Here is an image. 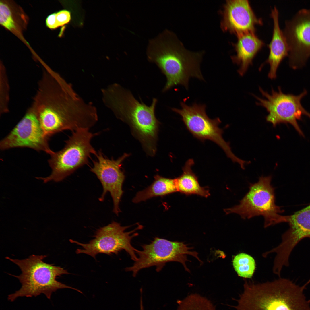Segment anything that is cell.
Listing matches in <instances>:
<instances>
[{
  "label": "cell",
  "mask_w": 310,
  "mask_h": 310,
  "mask_svg": "<svg viewBox=\"0 0 310 310\" xmlns=\"http://www.w3.org/2000/svg\"><path fill=\"white\" fill-rule=\"evenodd\" d=\"M204 53L187 49L175 33L168 29L150 39L146 51L148 61L155 63L166 77L163 92L178 85L188 90L191 78L204 81L200 68Z\"/></svg>",
  "instance_id": "obj_1"
},
{
  "label": "cell",
  "mask_w": 310,
  "mask_h": 310,
  "mask_svg": "<svg viewBox=\"0 0 310 310\" xmlns=\"http://www.w3.org/2000/svg\"><path fill=\"white\" fill-rule=\"evenodd\" d=\"M102 92L106 105L117 117L130 125L147 153L154 155L159 123L155 114L157 99L153 98L152 104L148 106L117 83L108 86Z\"/></svg>",
  "instance_id": "obj_2"
},
{
  "label": "cell",
  "mask_w": 310,
  "mask_h": 310,
  "mask_svg": "<svg viewBox=\"0 0 310 310\" xmlns=\"http://www.w3.org/2000/svg\"><path fill=\"white\" fill-rule=\"evenodd\" d=\"M300 286L289 279L255 283L245 281L236 310H310V301Z\"/></svg>",
  "instance_id": "obj_3"
},
{
  "label": "cell",
  "mask_w": 310,
  "mask_h": 310,
  "mask_svg": "<svg viewBox=\"0 0 310 310\" xmlns=\"http://www.w3.org/2000/svg\"><path fill=\"white\" fill-rule=\"evenodd\" d=\"M46 257L32 255L21 260L6 257L19 266L22 272L19 276L9 274L17 278L22 284L20 289L8 295L9 301L12 302L20 297H36L41 294L50 299L53 292L63 288L71 289L82 293L78 289L56 280L57 276L69 273L61 267L44 262L43 260Z\"/></svg>",
  "instance_id": "obj_4"
},
{
  "label": "cell",
  "mask_w": 310,
  "mask_h": 310,
  "mask_svg": "<svg viewBox=\"0 0 310 310\" xmlns=\"http://www.w3.org/2000/svg\"><path fill=\"white\" fill-rule=\"evenodd\" d=\"M98 133H93L89 129H81L73 131L65 141L64 147L57 152L52 150L48 160L52 169L51 174L45 177H37L44 183L53 181L60 182L77 170L87 164L91 155L97 152L91 143Z\"/></svg>",
  "instance_id": "obj_5"
},
{
  "label": "cell",
  "mask_w": 310,
  "mask_h": 310,
  "mask_svg": "<svg viewBox=\"0 0 310 310\" xmlns=\"http://www.w3.org/2000/svg\"><path fill=\"white\" fill-rule=\"evenodd\" d=\"M272 177L261 176L258 181L250 183L249 190L239 204L226 209L227 214L235 213L244 219L262 216L264 227L284 222L285 216L280 214L284 211L275 203V188L271 184Z\"/></svg>",
  "instance_id": "obj_6"
},
{
  "label": "cell",
  "mask_w": 310,
  "mask_h": 310,
  "mask_svg": "<svg viewBox=\"0 0 310 310\" xmlns=\"http://www.w3.org/2000/svg\"><path fill=\"white\" fill-rule=\"evenodd\" d=\"M181 109L172 108V110L180 115L181 120L187 130L193 136L202 142L206 140L215 143L224 151L227 156L241 167L245 161L236 156L232 152L230 143L222 137L223 129L219 127L221 121L218 117L210 118L206 111L205 104L194 103L191 105H187L184 101L180 103Z\"/></svg>",
  "instance_id": "obj_7"
},
{
  "label": "cell",
  "mask_w": 310,
  "mask_h": 310,
  "mask_svg": "<svg viewBox=\"0 0 310 310\" xmlns=\"http://www.w3.org/2000/svg\"><path fill=\"white\" fill-rule=\"evenodd\" d=\"M142 250H138L137 260L133 265L125 269L126 271L131 272L135 276L141 270L152 266L156 267L157 272L160 271L166 263L172 261L181 263L185 270H190L186 264L189 261L187 255H191L200 263L202 262L198 256V253L191 250L192 249L183 242L171 241L155 237L153 240L147 244L142 246Z\"/></svg>",
  "instance_id": "obj_8"
},
{
  "label": "cell",
  "mask_w": 310,
  "mask_h": 310,
  "mask_svg": "<svg viewBox=\"0 0 310 310\" xmlns=\"http://www.w3.org/2000/svg\"><path fill=\"white\" fill-rule=\"evenodd\" d=\"M130 226H122L120 223L113 221L98 229L94 236L95 238L88 243H81L71 239L69 241L82 247V249L76 250L77 254L84 253L95 259L98 254L117 255L119 252L124 250L135 261L137 259L135 253L138 250L131 245V241L133 238L138 235V233L134 232L142 229L143 226L139 225L133 230L125 232L126 230Z\"/></svg>",
  "instance_id": "obj_9"
},
{
  "label": "cell",
  "mask_w": 310,
  "mask_h": 310,
  "mask_svg": "<svg viewBox=\"0 0 310 310\" xmlns=\"http://www.w3.org/2000/svg\"><path fill=\"white\" fill-rule=\"evenodd\" d=\"M276 91L272 88L269 93L259 87V90L264 98L252 94L258 101L256 104L266 109L268 113L266 117V120L274 127L280 123H289L299 135L304 137L297 121L301 119L303 115L310 118V113L304 108L301 102L302 99L307 94V91L305 90L299 95H294L283 93L280 87Z\"/></svg>",
  "instance_id": "obj_10"
},
{
  "label": "cell",
  "mask_w": 310,
  "mask_h": 310,
  "mask_svg": "<svg viewBox=\"0 0 310 310\" xmlns=\"http://www.w3.org/2000/svg\"><path fill=\"white\" fill-rule=\"evenodd\" d=\"M49 137L42 129L37 113L31 106L25 115L9 133L0 142V148L5 150L15 148L27 147L49 154Z\"/></svg>",
  "instance_id": "obj_11"
},
{
  "label": "cell",
  "mask_w": 310,
  "mask_h": 310,
  "mask_svg": "<svg viewBox=\"0 0 310 310\" xmlns=\"http://www.w3.org/2000/svg\"><path fill=\"white\" fill-rule=\"evenodd\" d=\"M283 30L288 48L290 66H303L310 57V8H302L285 21Z\"/></svg>",
  "instance_id": "obj_12"
},
{
  "label": "cell",
  "mask_w": 310,
  "mask_h": 310,
  "mask_svg": "<svg viewBox=\"0 0 310 310\" xmlns=\"http://www.w3.org/2000/svg\"><path fill=\"white\" fill-rule=\"evenodd\" d=\"M128 156L125 154L114 160L106 157L99 151L96 155L97 159L93 161V166L90 169L102 186L103 192L99 200L103 202L107 193L109 192L113 203V211L117 215L120 212L119 205L123 193L122 185L125 178L121 169L122 163Z\"/></svg>",
  "instance_id": "obj_13"
},
{
  "label": "cell",
  "mask_w": 310,
  "mask_h": 310,
  "mask_svg": "<svg viewBox=\"0 0 310 310\" xmlns=\"http://www.w3.org/2000/svg\"><path fill=\"white\" fill-rule=\"evenodd\" d=\"M221 12L222 30L235 34L237 37L255 33V25L263 24L262 19L256 16L247 0H227Z\"/></svg>",
  "instance_id": "obj_14"
},
{
  "label": "cell",
  "mask_w": 310,
  "mask_h": 310,
  "mask_svg": "<svg viewBox=\"0 0 310 310\" xmlns=\"http://www.w3.org/2000/svg\"><path fill=\"white\" fill-rule=\"evenodd\" d=\"M285 222L288 224L289 228L282 235L277 249L282 255L288 257L300 241L310 238V204L294 214L285 216Z\"/></svg>",
  "instance_id": "obj_15"
},
{
  "label": "cell",
  "mask_w": 310,
  "mask_h": 310,
  "mask_svg": "<svg viewBox=\"0 0 310 310\" xmlns=\"http://www.w3.org/2000/svg\"><path fill=\"white\" fill-rule=\"evenodd\" d=\"M270 14L273 20V27L272 38L268 45L269 53L260 69L264 64L269 63L270 70L268 76L273 79L276 77L277 70L280 63L285 57L288 56L289 48L283 31L279 26V12L276 7L271 9Z\"/></svg>",
  "instance_id": "obj_16"
},
{
  "label": "cell",
  "mask_w": 310,
  "mask_h": 310,
  "mask_svg": "<svg viewBox=\"0 0 310 310\" xmlns=\"http://www.w3.org/2000/svg\"><path fill=\"white\" fill-rule=\"evenodd\" d=\"M237 42L232 44L236 54L231 56L232 62L240 66L237 72L243 76L258 51L264 45L255 33L245 34L237 37Z\"/></svg>",
  "instance_id": "obj_17"
},
{
  "label": "cell",
  "mask_w": 310,
  "mask_h": 310,
  "mask_svg": "<svg viewBox=\"0 0 310 310\" xmlns=\"http://www.w3.org/2000/svg\"><path fill=\"white\" fill-rule=\"evenodd\" d=\"M194 164L193 159L188 160L182 168V174L175 178L177 191L186 195L195 194L207 197L210 195L209 191L200 185L197 177L192 170Z\"/></svg>",
  "instance_id": "obj_18"
},
{
  "label": "cell",
  "mask_w": 310,
  "mask_h": 310,
  "mask_svg": "<svg viewBox=\"0 0 310 310\" xmlns=\"http://www.w3.org/2000/svg\"><path fill=\"white\" fill-rule=\"evenodd\" d=\"M154 178L150 186L136 194L132 200L133 202L138 203L154 197L164 196L177 192L175 178H166L158 175Z\"/></svg>",
  "instance_id": "obj_19"
},
{
  "label": "cell",
  "mask_w": 310,
  "mask_h": 310,
  "mask_svg": "<svg viewBox=\"0 0 310 310\" xmlns=\"http://www.w3.org/2000/svg\"><path fill=\"white\" fill-rule=\"evenodd\" d=\"M232 264L238 276L245 278H250L255 271V263L253 258L247 254L241 253L234 257Z\"/></svg>",
  "instance_id": "obj_20"
},
{
  "label": "cell",
  "mask_w": 310,
  "mask_h": 310,
  "mask_svg": "<svg viewBox=\"0 0 310 310\" xmlns=\"http://www.w3.org/2000/svg\"><path fill=\"white\" fill-rule=\"evenodd\" d=\"M0 81V113L3 114L9 111V86L6 71L5 67L1 66Z\"/></svg>",
  "instance_id": "obj_21"
},
{
  "label": "cell",
  "mask_w": 310,
  "mask_h": 310,
  "mask_svg": "<svg viewBox=\"0 0 310 310\" xmlns=\"http://www.w3.org/2000/svg\"><path fill=\"white\" fill-rule=\"evenodd\" d=\"M12 12L9 5L4 2L0 3V23L7 29L11 30L16 28Z\"/></svg>",
  "instance_id": "obj_22"
},
{
  "label": "cell",
  "mask_w": 310,
  "mask_h": 310,
  "mask_svg": "<svg viewBox=\"0 0 310 310\" xmlns=\"http://www.w3.org/2000/svg\"><path fill=\"white\" fill-rule=\"evenodd\" d=\"M57 27L64 25L68 23L71 19L70 12L63 10L55 13Z\"/></svg>",
  "instance_id": "obj_23"
},
{
  "label": "cell",
  "mask_w": 310,
  "mask_h": 310,
  "mask_svg": "<svg viewBox=\"0 0 310 310\" xmlns=\"http://www.w3.org/2000/svg\"><path fill=\"white\" fill-rule=\"evenodd\" d=\"M46 24L49 28L53 29L57 28L56 20L55 13L49 15L46 20Z\"/></svg>",
  "instance_id": "obj_24"
},
{
  "label": "cell",
  "mask_w": 310,
  "mask_h": 310,
  "mask_svg": "<svg viewBox=\"0 0 310 310\" xmlns=\"http://www.w3.org/2000/svg\"><path fill=\"white\" fill-rule=\"evenodd\" d=\"M140 310H144L143 306V301L142 297H141L140 299Z\"/></svg>",
  "instance_id": "obj_25"
}]
</instances>
